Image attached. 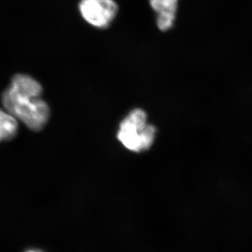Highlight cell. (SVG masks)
<instances>
[{
	"instance_id": "obj_1",
	"label": "cell",
	"mask_w": 252,
	"mask_h": 252,
	"mask_svg": "<svg viewBox=\"0 0 252 252\" xmlns=\"http://www.w3.org/2000/svg\"><path fill=\"white\" fill-rule=\"evenodd\" d=\"M1 102L8 112L32 130H41L49 122V107L40 94L10 85L1 95Z\"/></svg>"
},
{
	"instance_id": "obj_2",
	"label": "cell",
	"mask_w": 252,
	"mask_h": 252,
	"mask_svg": "<svg viewBox=\"0 0 252 252\" xmlns=\"http://www.w3.org/2000/svg\"><path fill=\"white\" fill-rule=\"evenodd\" d=\"M156 132V127L147 124L146 113L142 109H136L121 123L118 139L132 152H144L152 147Z\"/></svg>"
},
{
	"instance_id": "obj_3",
	"label": "cell",
	"mask_w": 252,
	"mask_h": 252,
	"mask_svg": "<svg viewBox=\"0 0 252 252\" xmlns=\"http://www.w3.org/2000/svg\"><path fill=\"white\" fill-rule=\"evenodd\" d=\"M79 12L91 26L106 28L117 16L118 5L114 0H81Z\"/></svg>"
},
{
	"instance_id": "obj_4",
	"label": "cell",
	"mask_w": 252,
	"mask_h": 252,
	"mask_svg": "<svg viewBox=\"0 0 252 252\" xmlns=\"http://www.w3.org/2000/svg\"><path fill=\"white\" fill-rule=\"evenodd\" d=\"M179 0H150L152 9L157 14V26L167 31L173 26L178 7Z\"/></svg>"
},
{
	"instance_id": "obj_5",
	"label": "cell",
	"mask_w": 252,
	"mask_h": 252,
	"mask_svg": "<svg viewBox=\"0 0 252 252\" xmlns=\"http://www.w3.org/2000/svg\"><path fill=\"white\" fill-rule=\"evenodd\" d=\"M18 132L16 118L7 111L0 109V142L14 138Z\"/></svg>"
},
{
	"instance_id": "obj_6",
	"label": "cell",
	"mask_w": 252,
	"mask_h": 252,
	"mask_svg": "<svg viewBox=\"0 0 252 252\" xmlns=\"http://www.w3.org/2000/svg\"><path fill=\"white\" fill-rule=\"evenodd\" d=\"M24 252H44L41 250H36V249H30V250H26Z\"/></svg>"
}]
</instances>
